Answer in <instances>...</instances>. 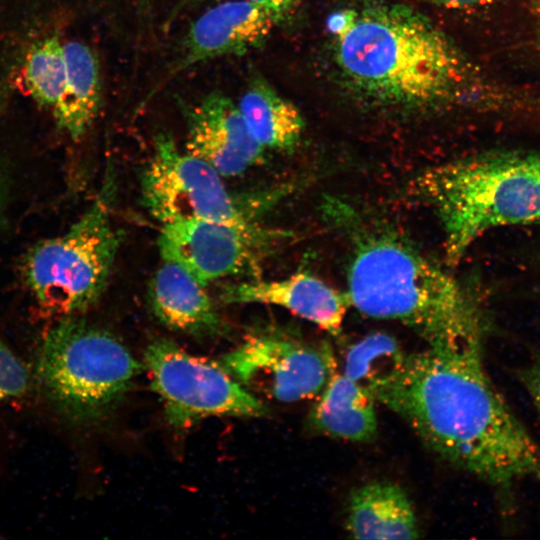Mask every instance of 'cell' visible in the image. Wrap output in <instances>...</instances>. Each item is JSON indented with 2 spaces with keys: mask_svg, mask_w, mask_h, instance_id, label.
Masks as SVG:
<instances>
[{
  "mask_svg": "<svg viewBox=\"0 0 540 540\" xmlns=\"http://www.w3.org/2000/svg\"><path fill=\"white\" fill-rule=\"evenodd\" d=\"M337 73L358 97L405 112L506 111L523 99L491 80L438 27L416 11L369 2L328 21Z\"/></svg>",
  "mask_w": 540,
  "mask_h": 540,
  "instance_id": "cell-1",
  "label": "cell"
},
{
  "mask_svg": "<svg viewBox=\"0 0 540 540\" xmlns=\"http://www.w3.org/2000/svg\"><path fill=\"white\" fill-rule=\"evenodd\" d=\"M482 351L483 346L427 347L407 354L397 372L371 393L441 458L509 490L538 469L540 456L489 379Z\"/></svg>",
  "mask_w": 540,
  "mask_h": 540,
  "instance_id": "cell-2",
  "label": "cell"
},
{
  "mask_svg": "<svg viewBox=\"0 0 540 540\" xmlns=\"http://www.w3.org/2000/svg\"><path fill=\"white\" fill-rule=\"evenodd\" d=\"M356 227L347 269L350 306L408 326L430 348L483 346L488 320L473 291L397 232Z\"/></svg>",
  "mask_w": 540,
  "mask_h": 540,
  "instance_id": "cell-3",
  "label": "cell"
},
{
  "mask_svg": "<svg viewBox=\"0 0 540 540\" xmlns=\"http://www.w3.org/2000/svg\"><path fill=\"white\" fill-rule=\"evenodd\" d=\"M409 190L440 222L447 265L498 228L540 224V148H502L433 166Z\"/></svg>",
  "mask_w": 540,
  "mask_h": 540,
  "instance_id": "cell-4",
  "label": "cell"
},
{
  "mask_svg": "<svg viewBox=\"0 0 540 540\" xmlns=\"http://www.w3.org/2000/svg\"><path fill=\"white\" fill-rule=\"evenodd\" d=\"M141 370L115 335L78 316L60 318L48 329L35 362V375L50 404L82 426L107 418Z\"/></svg>",
  "mask_w": 540,
  "mask_h": 540,
  "instance_id": "cell-5",
  "label": "cell"
},
{
  "mask_svg": "<svg viewBox=\"0 0 540 540\" xmlns=\"http://www.w3.org/2000/svg\"><path fill=\"white\" fill-rule=\"evenodd\" d=\"M114 189L110 171L94 202L65 233L25 254L24 283L48 315L77 316L103 293L121 241L112 221Z\"/></svg>",
  "mask_w": 540,
  "mask_h": 540,
  "instance_id": "cell-6",
  "label": "cell"
},
{
  "mask_svg": "<svg viewBox=\"0 0 540 540\" xmlns=\"http://www.w3.org/2000/svg\"><path fill=\"white\" fill-rule=\"evenodd\" d=\"M144 364L166 420L175 428L212 416L257 418L267 413L263 403L219 363L190 354L169 340L150 343Z\"/></svg>",
  "mask_w": 540,
  "mask_h": 540,
  "instance_id": "cell-7",
  "label": "cell"
},
{
  "mask_svg": "<svg viewBox=\"0 0 540 540\" xmlns=\"http://www.w3.org/2000/svg\"><path fill=\"white\" fill-rule=\"evenodd\" d=\"M221 178L208 163L181 151L169 136L160 135L141 178L144 206L162 224L186 220L257 224Z\"/></svg>",
  "mask_w": 540,
  "mask_h": 540,
  "instance_id": "cell-8",
  "label": "cell"
},
{
  "mask_svg": "<svg viewBox=\"0 0 540 540\" xmlns=\"http://www.w3.org/2000/svg\"><path fill=\"white\" fill-rule=\"evenodd\" d=\"M255 395L292 403L318 396L337 372L328 343H308L275 333L248 337L218 362Z\"/></svg>",
  "mask_w": 540,
  "mask_h": 540,
  "instance_id": "cell-9",
  "label": "cell"
},
{
  "mask_svg": "<svg viewBox=\"0 0 540 540\" xmlns=\"http://www.w3.org/2000/svg\"><path fill=\"white\" fill-rule=\"evenodd\" d=\"M284 236L258 223L186 220L162 224L158 246L164 260L178 264L206 286L227 276L256 275L266 254Z\"/></svg>",
  "mask_w": 540,
  "mask_h": 540,
  "instance_id": "cell-10",
  "label": "cell"
},
{
  "mask_svg": "<svg viewBox=\"0 0 540 540\" xmlns=\"http://www.w3.org/2000/svg\"><path fill=\"white\" fill-rule=\"evenodd\" d=\"M186 148L222 177L244 173L261 162L266 151L248 130L238 105L219 92L207 95L188 113Z\"/></svg>",
  "mask_w": 540,
  "mask_h": 540,
  "instance_id": "cell-11",
  "label": "cell"
},
{
  "mask_svg": "<svg viewBox=\"0 0 540 540\" xmlns=\"http://www.w3.org/2000/svg\"><path fill=\"white\" fill-rule=\"evenodd\" d=\"M276 22L248 0H229L211 7L190 26L182 43L177 69L260 47Z\"/></svg>",
  "mask_w": 540,
  "mask_h": 540,
  "instance_id": "cell-12",
  "label": "cell"
},
{
  "mask_svg": "<svg viewBox=\"0 0 540 540\" xmlns=\"http://www.w3.org/2000/svg\"><path fill=\"white\" fill-rule=\"evenodd\" d=\"M222 299L232 304L278 306L334 336L340 333L350 307L346 293L306 272L278 280L254 279L232 285L223 291Z\"/></svg>",
  "mask_w": 540,
  "mask_h": 540,
  "instance_id": "cell-13",
  "label": "cell"
},
{
  "mask_svg": "<svg viewBox=\"0 0 540 540\" xmlns=\"http://www.w3.org/2000/svg\"><path fill=\"white\" fill-rule=\"evenodd\" d=\"M149 300L154 315L169 329L193 336L223 332V321L205 285L174 262L164 260L155 272Z\"/></svg>",
  "mask_w": 540,
  "mask_h": 540,
  "instance_id": "cell-14",
  "label": "cell"
},
{
  "mask_svg": "<svg viewBox=\"0 0 540 540\" xmlns=\"http://www.w3.org/2000/svg\"><path fill=\"white\" fill-rule=\"evenodd\" d=\"M345 525L354 539H416L420 532L408 495L387 481L369 482L353 490Z\"/></svg>",
  "mask_w": 540,
  "mask_h": 540,
  "instance_id": "cell-15",
  "label": "cell"
},
{
  "mask_svg": "<svg viewBox=\"0 0 540 540\" xmlns=\"http://www.w3.org/2000/svg\"><path fill=\"white\" fill-rule=\"evenodd\" d=\"M375 402L368 389L337 371L310 411V426L336 439L368 442L377 432Z\"/></svg>",
  "mask_w": 540,
  "mask_h": 540,
  "instance_id": "cell-16",
  "label": "cell"
},
{
  "mask_svg": "<svg viewBox=\"0 0 540 540\" xmlns=\"http://www.w3.org/2000/svg\"><path fill=\"white\" fill-rule=\"evenodd\" d=\"M63 50L65 85L52 111L58 125L71 138L78 139L91 125L99 109V66L93 51L80 41L66 42Z\"/></svg>",
  "mask_w": 540,
  "mask_h": 540,
  "instance_id": "cell-17",
  "label": "cell"
},
{
  "mask_svg": "<svg viewBox=\"0 0 540 540\" xmlns=\"http://www.w3.org/2000/svg\"><path fill=\"white\" fill-rule=\"evenodd\" d=\"M237 105L248 130L265 150L289 151L299 143L304 130L300 111L265 80L253 79Z\"/></svg>",
  "mask_w": 540,
  "mask_h": 540,
  "instance_id": "cell-18",
  "label": "cell"
},
{
  "mask_svg": "<svg viewBox=\"0 0 540 540\" xmlns=\"http://www.w3.org/2000/svg\"><path fill=\"white\" fill-rule=\"evenodd\" d=\"M406 355L393 336L373 332L348 348L342 373L371 392L397 372Z\"/></svg>",
  "mask_w": 540,
  "mask_h": 540,
  "instance_id": "cell-19",
  "label": "cell"
},
{
  "mask_svg": "<svg viewBox=\"0 0 540 540\" xmlns=\"http://www.w3.org/2000/svg\"><path fill=\"white\" fill-rule=\"evenodd\" d=\"M66 61L63 44L55 36L36 43L28 52L24 67V85L41 105L53 108L65 85Z\"/></svg>",
  "mask_w": 540,
  "mask_h": 540,
  "instance_id": "cell-20",
  "label": "cell"
},
{
  "mask_svg": "<svg viewBox=\"0 0 540 540\" xmlns=\"http://www.w3.org/2000/svg\"><path fill=\"white\" fill-rule=\"evenodd\" d=\"M30 381L27 366L0 341V401L22 397L29 390Z\"/></svg>",
  "mask_w": 540,
  "mask_h": 540,
  "instance_id": "cell-21",
  "label": "cell"
},
{
  "mask_svg": "<svg viewBox=\"0 0 540 540\" xmlns=\"http://www.w3.org/2000/svg\"><path fill=\"white\" fill-rule=\"evenodd\" d=\"M518 378L528 392L540 416V357L520 369Z\"/></svg>",
  "mask_w": 540,
  "mask_h": 540,
  "instance_id": "cell-22",
  "label": "cell"
},
{
  "mask_svg": "<svg viewBox=\"0 0 540 540\" xmlns=\"http://www.w3.org/2000/svg\"><path fill=\"white\" fill-rule=\"evenodd\" d=\"M268 13L277 25L287 20L301 0H248Z\"/></svg>",
  "mask_w": 540,
  "mask_h": 540,
  "instance_id": "cell-23",
  "label": "cell"
},
{
  "mask_svg": "<svg viewBox=\"0 0 540 540\" xmlns=\"http://www.w3.org/2000/svg\"><path fill=\"white\" fill-rule=\"evenodd\" d=\"M447 9H468L479 7L490 0H420Z\"/></svg>",
  "mask_w": 540,
  "mask_h": 540,
  "instance_id": "cell-24",
  "label": "cell"
},
{
  "mask_svg": "<svg viewBox=\"0 0 540 540\" xmlns=\"http://www.w3.org/2000/svg\"><path fill=\"white\" fill-rule=\"evenodd\" d=\"M6 191V181L3 173L0 170V221L5 207Z\"/></svg>",
  "mask_w": 540,
  "mask_h": 540,
  "instance_id": "cell-25",
  "label": "cell"
},
{
  "mask_svg": "<svg viewBox=\"0 0 540 540\" xmlns=\"http://www.w3.org/2000/svg\"><path fill=\"white\" fill-rule=\"evenodd\" d=\"M539 14H540V10H539ZM538 44H539V47H540V28H539V31H538Z\"/></svg>",
  "mask_w": 540,
  "mask_h": 540,
  "instance_id": "cell-26",
  "label": "cell"
},
{
  "mask_svg": "<svg viewBox=\"0 0 540 540\" xmlns=\"http://www.w3.org/2000/svg\"><path fill=\"white\" fill-rule=\"evenodd\" d=\"M540 268V266H539ZM538 284H539V291H540V271H539V277H538Z\"/></svg>",
  "mask_w": 540,
  "mask_h": 540,
  "instance_id": "cell-27",
  "label": "cell"
},
{
  "mask_svg": "<svg viewBox=\"0 0 540 540\" xmlns=\"http://www.w3.org/2000/svg\"><path fill=\"white\" fill-rule=\"evenodd\" d=\"M537 470L539 471V475H540V463H539V467H538V469H537Z\"/></svg>",
  "mask_w": 540,
  "mask_h": 540,
  "instance_id": "cell-28",
  "label": "cell"
}]
</instances>
